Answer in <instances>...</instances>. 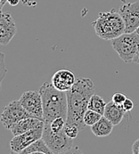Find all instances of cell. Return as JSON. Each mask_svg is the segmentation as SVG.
I'll use <instances>...</instances> for the list:
<instances>
[{"label":"cell","instance_id":"cell-10","mask_svg":"<svg viewBox=\"0 0 139 154\" xmlns=\"http://www.w3.org/2000/svg\"><path fill=\"white\" fill-rule=\"evenodd\" d=\"M17 32L16 25L13 17L8 13L0 12V45H6L10 43Z\"/></svg>","mask_w":139,"mask_h":154},{"label":"cell","instance_id":"cell-26","mask_svg":"<svg viewBox=\"0 0 139 154\" xmlns=\"http://www.w3.org/2000/svg\"><path fill=\"white\" fill-rule=\"evenodd\" d=\"M133 63H136L139 64V49L137 54V55H136V57H135V59H134V62Z\"/></svg>","mask_w":139,"mask_h":154},{"label":"cell","instance_id":"cell-7","mask_svg":"<svg viewBox=\"0 0 139 154\" xmlns=\"http://www.w3.org/2000/svg\"><path fill=\"white\" fill-rule=\"evenodd\" d=\"M125 23V33H131L139 27V0L133 3H124L119 9Z\"/></svg>","mask_w":139,"mask_h":154},{"label":"cell","instance_id":"cell-22","mask_svg":"<svg viewBox=\"0 0 139 154\" xmlns=\"http://www.w3.org/2000/svg\"><path fill=\"white\" fill-rule=\"evenodd\" d=\"M122 108H123V110H124L125 112H130L131 110H133V108H134L133 101L128 99V98H127L125 100V102L123 103V104H122Z\"/></svg>","mask_w":139,"mask_h":154},{"label":"cell","instance_id":"cell-23","mask_svg":"<svg viewBox=\"0 0 139 154\" xmlns=\"http://www.w3.org/2000/svg\"><path fill=\"white\" fill-rule=\"evenodd\" d=\"M21 2L23 3V5H27V6L34 7V6L37 5V1L36 0H21Z\"/></svg>","mask_w":139,"mask_h":154},{"label":"cell","instance_id":"cell-1","mask_svg":"<svg viewBox=\"0 0 139 154\" xmlns=\"http://www.w3.org/2000/svg\"><path fill=\"white\" fill-rule=\"evenodd\" d=\"M94 85L90 79L80 78L76 79L73 87L66 92L68 111L66 123L72 124L83 130L86 127L83 118L88 110V102L94 94Z\"/></svg>","mask_w":139,"mask_h":154},{"label":"cell","instance_id":"cell-19","mask_svg":"<svg viewBox=\"0 0 139 154\" xmlns=\"http://www.w3.org/2000/svg\"><path fill=\"white\" fill-rule=\"evenodd\" d=\"M63 131H64L65 134L68 137L71 138V139H75L78 136V134H79V133L80 130L79 129V128L77 126L72 125V124H67L66 123L65 126H64Z\"/></svg>","mask_w":139,"mask_h":154},{"label":"cell","instance_id":"cell-25","mask_svg":"<svg viewBox=\"0 0 139 154\" xmlns=\"http://www.w3.org/2000/svg\"><path fill=\"white\" fill-rule=\"evenodd\" d=\"M7 2H8L12 6H15V5H17L21 2V0H7Z\"/></svg>","mask_w":139,"mask_h":154},{"label":"cell","instance_id":"cell-9","mask_svg":"<svg viewBox=\"0 0 139 154\" xmlns=\"http://www.w3.org/2000/svg\"><path fill=\"white\" fill-rule=\"evenodd\" d=\"M23 108L34 118L43 119V103L39 92L26 91L19 99Z\"/></svg>","mask_w":139,"mask_h":154},{"label":"cell","instance_id":"cell-3","mask_svg":"<svg viewBox=\"0 0 139 154\" xmlns=\"http://www.w3.org/2000/svg\"><path fill=\"white\" fill-rule=\"evenodd\" d=\"M92 24L95 34L103 40H113L125 33V23L115 10L100 13Z\"/></svg>","mask_w":139,"mask_h":154},{"label":"cell","instance_id":"cell-20","mask_svg":"<svg viewBox=\"0 0 139 154\" xmlns=\"http://www.w3.org/2000/svg\"><path fill=\"white\" fill-rule=\"evenodd\" d=\"M6 72H7V69L5 67V54L0 52V91H1V87H2V81L5 79Z\"/></svg>","mask_w":139,"mask_h":154},{"label":"cell","instance_id":"cell-29","mask_svg":"<svg viewBox=\"0 0 139 154\" xmlns=\"http://www.w3.org/2000/svg\"><path fill=\"white\" fill-rule=\"evenodd\" d=\"M136 32H137V34H138V35H139V27H138V28H137V29L136 30Z\"/></svg>","mask_w":139,"mask_h":154},{"label":"cell","instance_id":"cell-27","mask_svg":"<svg viewBox=\"0 0 139 154\" xmlns=\"http://www.w3.org/2000/svg\"><path fill=\"white\" fill-rule=\"evenodd\" d=\"M0 2H1V4H2V5L4 6V5L7 2V0H0Z\"/></svg>","mask_w":139,"mask_h":154},{"label":"cell","instance_id":"cell-15","mask_svg":"<svg viewBox=\"0 0 139 154\" xmlns=\"http://www.w3.org/2000/svg\"><path fill=\"white\" fill-rule=\"evenodd\" d=\"M33 153H41V154H53L48 146L46 145L45 141L40 138L31 143L29 146H28L26 149H24L21 154H33Z\"/></svg>","mask_w":139,"mask_h":154},{"label":"cell","instance_id":"cell-24","mask_svg":"<svg viewBox=\"0 0 139 154\" xmlns=\"http://www.w3.org/2000/svg\"><path fill=\"white\" fill-rule=\"evenodd\" d=\"M132 152L134 154H139V138L132 144Z\"/></svg>","mask_w":139,"mask_h":154},{"label":"cell","instance_id":"cell-4","mask_svg":"<svg viewBox=\"0 0 139 154\" xmlns=\"http://www.w3.org/2000/svg\"><path fill=\"white\" fill-rule=\"evenodd\" d=\"M112 45L123 62L133 63L139 49V35L136 31L123 33L112 40Z\"/></svg>","mask_w":139,"mask_h":154},{"label":"cell","instance_id":"cell-17","mask_svg":"<svg viewBox=\"0 0 139 154\" xmlns=\"http://www.w3.org/2000/svg\"><path fill=\"white\" fill-rule=\"evenodd\" d=\"M103 115H101L100 113L94 111L92 110H87V111L85 112L84 114V118H83V120H84V123L86 126H89L91 127L93 125H94L101 118H102Z\"/></svg>","mask_w":139,"mask_h":154},{"label":"cell","instance_id":"cell-11","mask_svg":"<svg viewBox=\"0 0 139 154\" xmlns=\"http://www.w3.org/2000/svg\"><path fill=\"white\" fill-rule=\"evenodd\" d=\"M75 81V75L71 71L68 69H60L54 74L51 83L56 89L67 92L73 87Z\"/></svg>","mask_w":139,"mask_h":154},{"label":"cell","instance_id":"cell-28","mask_svg":"<svg viewBox=\"0 0 139 154\" xmlns=\"http://www.w3.org/2000/svg\"><path fill=\"white\" fill-rule=\"evenodd\" d=\"M2 7H3V5H2V4H1V2H0V12L2 11Z\"/></svg>","mask_w":139,"mask_h":154},{"label":"cell","instance_id":"cell-18","mask_svg":"<svg viewBox=\"0 0 139 154\" xmlns=\"http://www.w3.org/2000/svg\"><path fill=\"white\" fill-rule=\"evenodd\" d=\"M65 124H66V119L64 118H62V117L55 118L51 122H49L50 128L54 133H59L63 131V128H64Z\"/></svg>","mask_w":139,"mask_h":154},{"label":"cell","instance_id":"cell-12","mask_svg":"<svg viewBox=\"0 0 139 154\" xmlns=\"http://www.w3.org/2000/svg\"><path fill=\"white\" fill-rule=\"evenodd\" d=\"M44 124H45V121L43 119H39L37 118H26L23 120L19 121L18 123H16L11 128V132L14 136V135L23 134L27 131H29L31 129L43 127Z\"/></svg>","mask_w":139,"mask_h":154},{"label":"cell","instance_id":"cell-21","mask_svg":"<svg viewBox=\"0 0 139 154\" xmlns=\"http://www.w3.org/2000/svg\"><path fill=\"white\" fill-rule=\"evenodd\" d=\"M127 99V96L125 95V94H120V93H116L113 94V99H112V101L116 103L117 105H122L123 104V103L125 102V100Z\"/></svg>","mask_w":139,"mask_h":154},{"label":"cell","instance_id":"cell-16","mask_svg":"<svg viewBox=\"0 0 139 154\" xmlns=\"http://www.w3.org/2000/svg\"><path fill=\"white\" fill-rule=\"evenodd\" d=\"M105 106H106V103L104 102V100L100 95L94 94L88 102V109L94 110V111L100 113L101 115H103Z\"/></svg>","mask_w":139,"mask_h":154},{"label":"cell","instance_id":"cell-5","mask_svg":"<svg viewBox=\"0 0 139 154\" xmlns=\"http://www.w3.org/2000/svg\"><path fill=\"white\" fill-rule=\"evenodd\" d=\"M42 139L53 154L70 153L73 148V139L68 137L63 130L59 133H54L47 122L44 124Z\"/></svg>","mask_w":139,"mask_h":154},{"label":"cell","instance_id":"cell-14","mask_svg":"<svg viewBox=\"0 0 139 154\" xmlns=\"http://www.w3.org/2000/svg\"><path fill=\"white\" fill-rule=\"evenodd\" d=\"M113 127L114 126L113 125V123L103 115L102 118L94 125L91 126V130L95 136L104 137L111 134V133L113 132Z\"/></svg>","mask_w":139,"mask_h":154},{"label":"cell","instance_id":"cell-6","mask_svg":"<svg viewBox=\"0 0 139 154\" xmlns=\"http://www.w3.org/2000/svg\"><path fill=\"white\" fill-rule=\"evenodd\" d=\"M26 118H34L23 108L20 101H12L8 103L4 108L0 116V121L5 128L11 130V128L19 121Z\"/></svg>","mask_w":139,"mask_h":154},{"label":"cell","instance_id":"cell-13","mask_svg":"<svg viewBox=\"0 0 139 154\" xmlns=\"http://www.w3.org/2000/svg\"><path fill=\"white\" fill-rule=\"evenodd\" d=\"M125 111L122 108V105H117L113 101L106 103L103 116L110 120L113 126H118L123 119Z\"/></svg>","mask_w":139,"mask_h":154},{"label":"cell","instance_id":"cell-8","mask_svg":"<svg viewBox=\"0 0 139 154\" xmlns=\"http://www.w3.org/2000/svg\"><path fill=\"white\" fill-rule=\"evenodd\" d=\"M43 128L44 126L31 129L29 131H27L18 135H14L10 142V148L12 152L21 153L24 149H26L31 143L42 138Z\"/></svg>","mask_w":139,"mask_h":154},{"label":"cell","instance_id":"cell-2","mask_svg":"<svg viewBox=\"0 0 139 154\" xmlns=\"http://www.w3.org/2000/svg\"><path fill=\"white\" fill-rule=\"evenodd\" d=\"M43 103V119L45 122H51L58 117L67 118L68 103L66 92L60 91L52 83L44 82L39 88Z\"/></svg>","mask_w":139,"mask_h":154}]
</instances>
